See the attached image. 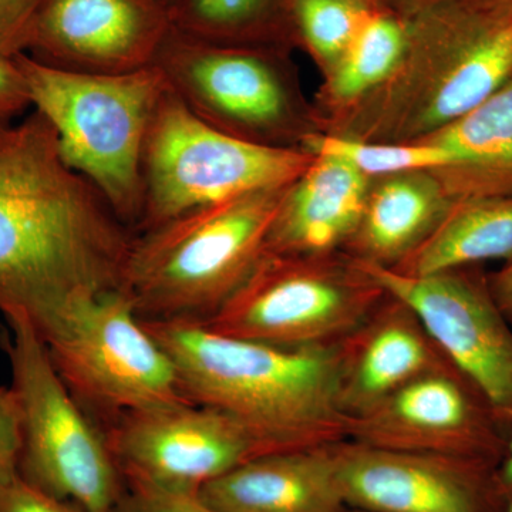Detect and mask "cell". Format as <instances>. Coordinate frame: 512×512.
Wrapping results in <instances>:
<instances>
[{
    "instance_id": "1",
    "label": "cell",
    "mask_w": 512,
    "mask_h": 512,
    "mask_svg": "<svg viewBox=\"0 0 512 512\" xmlns=\"http://www.w3.org/2000/svg\"><path fill=\"white\" fill-rule=\"evenodd\" d=\"M107 214L37 110L0 131V312L46 328L93 284Z\"/></svg>"
},
{
    "instance_id": "2",
    "label": "cell",
    "mask_w": 512,
    "mask_h": 512,
    "mask_svg": "<svg viewBox=\"0 0 512 512\" xmlns=\"http://www.w3.org/2000/svg\"><path fill=\"white\" fill-rule=\"evenodd\" d=\"M143 323L173 359L191 403L235 417L282 451L346 440L339 345H269L195 320Z\"/></svg>"
},
{
    "instance_id": "3",
    "label": "cell",
    "mask_w": 512,
    "mask_h": 512,
    "mask_svg": "<svg viewBox=\"0 0 512 512\" xmlns=\"http://www.w3.org/2000/svg\"><path fill=\"white\" fill-rule=\"evenodd\" d=\"M288 188L217 202L134 234L120 291L138 318L201 322L214 315L265 254Z\"/></svg>"
},
{
    "instance_id": "4",
    "label": "cell",
    "mask_w": 512,
    "mask_h": 512,
    "mask_svg": "<svg viewBox=\"0 0 512 512\" xmlns=\"http://www.w3.org/2000/svg\"><path fill=\"white\" fill-rule=\"evenodd\" d=\"M30 103L52 124L63 160L101 192L131 231L143 205L141 157L151 117L165 90L156 66L124 74L55 69L28 55L15 59Z\"/></svg>"
},
{
    "instance_id": "5",
    "label": "cell",
    "mask_w": 512,
    "mask_h": 512,
    "mask_svg": "<svg viewBox=\"0 0 512 512\" xmlns=\"http://www.w3.org/2000/svg\"><path fill=\"white\" fill-rule=\"evenodd\" d=\"M0 346L22 409L19 477L84 512H111L124 480L106 434L57 373L45 340L25 319L5 318Z\"/></svg>"
},
{
    "instance_id": "6",
    "label": "cell",
    "mask_w": 512,
    "mask_h": 512,
    "mask_svg": "<svg viewBox=\"0 0 512 512\" xmlns=\"http://www.w3.org/2000/svg\"><path fill=\"white\" fill-rule=\"evenodd\" d=\"M312 161L295 148L252 143L208 126L167 86L144 141L143 205L134 234L217 202L291 187Z\"/></svg>"
},
{
    "instance_id": "7",
    "label": "cell",
    "mask_w": 512,
    "mask_h": 512,
    "mask_svg": "<svg viewBox=\"0 0 512 512\" xmlns=\"http://www.w3.org/2000/svg\"><path fill=\"white\" fill-rule=\"evenodd\" d=\"M45 343L67 389L103 431L124 413L194 404L120 289L77 305Z\"/></svg>"
},
{
    "instance_id": "8",
    "label": "cell",
    "mask_w": 512,
    "mask_h": 512,
    "mask_svg": "<svg viewBox=\"0 0 512 512\" xmlns=\"http://www.w3.org/2000/svg\"><path fill=\"white\" fill-rule=\"evenodd\" d=\"M318 255L265 252L237 291L201 325L232 338L288 348L343 342L386 292L360 271L318 264Z\"/></svg>"
},
{
    "instance_id": "9",
    "label": "cell",
    "mask_w": 512,
    "mask_h": 512,
    "mask_svg": "<svg viewBox=\"0 0 512 512\" xmlns=\"http://www.w3.org/2000/svg\"><path fill=\"white\" fill-rule=\"evenodd\" d=\"M124 483L198 494L252 458L278 447L229 414L174 404L121 414L104 429Z\"/></svg>"
},
{
    "instance_id": "10",
    "label": "cell",
    "mask_w": 512,
    "mask_h": 512,
    "mask_svg": "<svg viewBox=\"0 0 512 512\" xmlns=\"http://www.w3.org/2000/svg\"><path fill=\"white\" fill-rule=\"evenodd\" d=\"M279 49L218 45L171 28L154 66L192 114L252 143L276 146L291 126L292 99Z\"/></svg>"
},
{
    "instance_id": "11",
    "label": "cell",
    "mask_w": 512,
    "mask_h": 512,
    "mask_svg": "<svg viewBox=\"0 0 512 512\" xmlns=\"http://www.w3.org/2000/svg\"><path fill=\"white\" fill-rule=\"evenodd\" d=\"M387 296L409 306L443 355L476 384L504 426L512 429V323L488 279L463 274L414 276L357 262Z\"/></svg>"
},
{
    "instance_id": "12",
    "label": "cell",
    "mask_w": 512,
    "mask_h": 512,
    "mask_svg": "<svg viewBox=\"0 0 512 512\" xmlns=\"http://www.w3.org/2000/svg\"><path fill=\"white\" fill-rule=\"evenodd\" d=\"M510 433L476 384L453 366L421 376L348 417L346 440L498 466Z\"/></svg>"
},
{
    "instance_id": "13",
    "label": "cell",
    "mask_w": 512,
    "mask_h": 512,
    "mask_svg": "<svg viewBox=\"0 0 512 512\" xmlns=\"http://www.w3.org/2000/svg\"><path fill=\"white\" fill-rule=\"evenodd\" d=\"M409 19L410 50L436 60L439 76L421 126L446 127L512 79V5L446 0Z\"/></svg>"
},
{
    "instance_id": "14",
    "label": "cell",
    "mask_w": 512,
    "mask_h": 512,
    "mask_svg": "<svg viewBox=\"0 0 512 512\" xmlns=\"http://www.w3.org/2000/svg\"><path fill=\"white\" fill-rule=\"evenodd\" d=\"M346 507L369 512H503L495 467L466 458L336 444Z\"/></svg>"
},
{
    "instance_id": "15",
    "label": "cell",
    "mask_w": 512,
    "mask_h": 512,
    "mask_svg": "<svg viewBox=\"0 0 512 512\" xmlns=\"http://www.w3.org/2000/svg\"><path fill=\"white\" fill-rule=\"evenodd\" d=\"M171 28L161 0H46L26 55L69 72L131 73L153 66Z\"/></svg>"
},
{
    "instance_id": "16",
    "label": "cell",
    "mask_w": 512,
    "mask_h": 512,
    "mask_svg": "<svg viewBox=\"0 0 512 512\" xmlns=\"http://www.w3.org/2000/svg\"><path fill=\"white\" fill-rule=\"evenodd\" d=\"M339 350L340 400L348 417L421 376L454 366L416 313L392 296L339 343Z\"/></svg>"
},
{
    "instance_id": "17",
    "label": "cell",
    "mask_w": 512,
    "mask_h": 512,
    "mask_svg": "<svg viewBox=\"0 0 512 512\" xmlns=\"http://www.w3.org/2000/svg\"><path fill=\"white\" fill-rule=\"evenodd\" d=\"M336 444L252 458L198 495L218 512H342Z\"/></svg>"
},
{
    "instance_id": "18",
    "label": "cell",
    "mask_w": 512,
    "mask_h": 512,
    "mask_svg": "<svg viewBox=\"0 0 512 512\" xmlns=\"http://www.w3.org/2000/svg\"><path fill=\"white\" fill-rule=\"evenodd\" d=\"M366 204V175L340 158L316 156L286 191L265 252L325 254L357 231Z\"/></svg>"
},
{
    "instance_id": "19",
    "label": "cell",
    "mask_w": 512,
    "mask_h": 512,
    "mask_svg": "<svg viewBox=\"0 0 512 512\" xmlns=\"http://www.w3.org/2000/svg\"><path fill=\"white\" fill-rule=\"evenodd\" d=\"M488 259L512 261V195L458 200L430 234L390 268L427 276Z\"/></svg>"
},
{
    "instance_id": "20",
    "label": "cell",
    "mask_w": 512,
    "mask_h": 512,
    "mask_svg": "<svg viewBox=\"0 0 512 512\" xmlns=\"http://www.w3.org/2000/svg\"><path fill=\"white\" fill-rule=\"evenodd\" d=\"M429 143L453 158L463 200L512 195V79Z\"/></svg>"
},
{
    "instance_id": "21",
    "label": "cell",
    "mask_w": 512,
    "mask_h": 512,
    "mask_svg": "<svg viewBox=\"0 0 512 512\" xmlns=\"http://www.w3.org/2000/svg\"><path fill=\"white\" fill-rule=\"evenodd\" d=\"M450 208L421 178L399 177L383 184L367 200L356 231L366 256L362 261L387 266L392 259L406 258Z\"/></svg>"
},
{
    "instance_id": "22",
    "label": "cell",
    "mask_w": 512,
    "mask_h": 512,
    "mask_svg": "<svg viewBox=\"0 0 512 512\" xmlns=\"http://www.w3.org/2000/svg\"><path fill=\"white\" fill-rule=\"evenodd\" d=\"M293 0H175L173 28L218 45L281 49L295 40Z\"/></svg>"
},
{
    "instance_id": "23",
    "label": "cell",
    "mask_w": 512,
    "mask_h": 512,
    "mask_svg": "<svg viewBox=\"0 0 512 512\" xmlns=\"http://www.w3.org/2000/svg\"><path fill=\"white\" fill-rule=\"evenodd\" d=\"M410 19L390 8H376L335 64L333 93L355 99L382 83L409 55Z\"/></svg>"
},
{
    "instance_id": "24",
    "label": "cell",
    "mask_w": 512,
    "mask_h": 512,
    "mask_svg": "<svg viewBox=\"0 0 512 512\" xmlns=\"http://www.w3.org/2000/svg\"><path fill=\"white\" fill-rule=\"evenodd\" d=\"M376 8L369 0H293L295 40L335 66Z\"/></svg>"
},
{
    "instance_id": "25",
    "label": "cell",
    "mask_w": 512,
    "mask_h": 512,
    "mask_svg": "<svg viewBox=\"0 0 512 512\" xmlns=\"http://www.w3.org/2000/svg\"><path fill=\"white\" fill-rule=\"evenodd\" d=\"M309 150L315 156L340 158L363 175L404 173L424 168H453L450 154L436 144L419 146H389L369 144L348 138L323 137L309 140Z\"/></svg>"
},
{
    "instance_id": "26",
    "label": "cell",
    "mask_w": 512,
    "mask_h": 512,
    "mask_svg": "<svg viewBox=\"0 0 512 512\" xmlns=\"http://www.w3.org/2000/svg\"><path fill=\"white\" fill-rule=\"evenodd\" d=\"M46 0H0V57L26 55L30 37Z\"/></svg>"
},
{
    "instance_id": "27",
    "label": "cell",
    "mask_w": 512,
    "mask_h": 512,
    "mask_svg": "<svg viewBox=\"0 0 512 512\" xmlns=\"http://www.w3.org/2000/svg\"><path fill=\"white\" fill-rule=\"evenodd\" d=\"M22 409L13 387L0 386V483L19 476Z\"/></svg>"
},
{
    "instance_id": "28",
    "label": "cell",
    "mask_w": 512,
    "mask_h": 512,
    "mask_svg": "<svg viewBox=\"0 0 512 512\" xmlns=\"http://www.w3.org/2000/svg\"><path fill=\"white\" fill-rule=\"evenodd\" d=\"M111 512H218L198 494L170 493L128 485Z\"/></svg>"
},
{
    "instance_id": "29",
    "label": "cell",
    "mask_w": 512,
    "mask_h": 512,
    "mask_svg": "<svg viewBox=\"0 0 512 512\" xmlns=\"http://www.w3.org/2000/svg\"><path fill=\"white\" fill-rule=\"evenodd\" d=\"M0 512H84L77 505L37 490L19 476L0 483Z\"/></svg>"
},
{
    "instance_id": "30",
    "label": "cell",
    "mask_w": 512,
    "mask_h": 512,
    "mask_svg": "<svg viewBox=\"0 0 512 512\" xmlns=\"http://www.w3.org/2000/svg\"><path fill=\"white\" fill-rule=\"evenodd\" d=\"M30 106L28 86L18 64L0 57V131L18 123Z\"/></svg>"
},
{
    "instance_id": "31",
    "label": "cell",
    "mask_w": 512,
    "mask_h": 512,
    "mask_svg": "<svg viewBox=\"0 0 512 512\" xmlns=\"http://www.w3.org/2000/svg\"><path fill=\"white\" fill-rule=\"evenodd\" d=\"M490 291L501 311L512 322V261L488 279Z\"/></svg>"
},
{
    "instance_id": "32",
    "label": "cell",
    "mask_w": 512,
    "mask_h": 512,
    "mask_svg": "<svg viewBox=\"0 0 512 512\" xmlns=\"http://www.w3.org/2000/svg\"><path fill=\"white\" fill-rule=\"evenodd\" d=\"M495 480H497L498 490L503 495L505 503L512 501V429L504 456L495 467Z\"/></svg>"
},
{
    "instance_id": "33",
    "label": "cell",
    "mask_w": 512,
    "mask_h": 512,
    "mask_svg": "<svg viewBox=\"0 0 512 512\" xmlns=\"http://www.w3.org/2000/svg\"><path fill=\"white\" fill-rule=\"evenodd\" d=\"M396 2L400 6L399 12L410 18L420 10L430 8V6L437 5V3L446 2V0H396Z\"/></svg>"
},
{
    "instance_id": "34",
    "label": "cell",
    "mask_w": 512,
    "mask_h": 512,
    "mask_svg": "<svg viewBox=\"0 0 512 512\" xmlns=\"http://www.w3.org/2000/svg\"><path fill=\"white\" fill-rule=\"evenodd\" d=\"M369 2L373 3L377 8H389V5H387L389 0H369Z\"/></svg>"
},
{
    "instance_id": "35",
    "label": "cell",
    "mask_w": 512,
    "mask_h": 512,
    "mask_svg": "<svg viewBox=\"0 0 512 512\" xmlns=\"http://www.w3.org/2000/svg\"><path fill=\"white\" fill-rule=\"evenodd\" d=\"M165 6H167L168 10H170L171 6L174 5L175 0H161Z\"/></svg>"
},
{
    "instance_id": "36",
    "label": "cell",
    "mask_w": 512,
    "mask_h": 512,
    "mask_svg": "<svg viewBox=\"0 0 512 512\" xmlns=\"http://www.w3.org/2000/svg\"><path fill=\"white\" fill-rule=\"evenodd\" d=\"M503 512H512V501H508L507 504H505V508Z\"/></svg>"
},
{
    "instance_id": "37",
    "label": "cell",
    "mask_w": 512,
    "mask_h": 512,
    "mask_svg": "<svg viewBox=\"0 0 512 512\" xmlns=\"http://www.w3.org/2000/svg\"><path fill=\"white\" fill-rule=\"evenodd\" d=\"M342 512H369V511L356 510V508L346 507L345 510H343Z\"/></svg>"
},
{
    "instance_id": "38",
    "label": "cell",
    "mask_w": 512,
    "mask_h": 512,
    "mask_svg": "<svg viewBox=\"0 0 512 512\" xmlns=\"http://www.w3.org/2000/svg\"><path fill=\"white\" fill-rule=\"evenodd\" d=\"M501 2L508 3V5H512V0H501Z\"/></svg>"
},
{
    "instance_id": "39",
    "label": "cell",
    "mask_w": 512,
    "mask_h": 512,
    "mask_svg": "<svg viewBox=\"0 0 512 512\" xmlns=\"http://www.w3.org/2000/svg\"><path fill=\"white\" fill-rule=\"evenodd\" d=\"M512 323V322H511Z\"/></svg>"
}]
</instances>
